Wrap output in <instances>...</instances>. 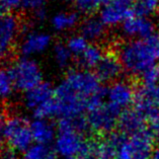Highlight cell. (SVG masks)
Segmentation results:
<instances>
[{"label":"cell","mask_w":159,"mask_h":159,"mask_svg":"<svg viewBox=\"0 0 159 159\" xmlns=\"http://www.w3.org/2000/svg\"><path fill=\"white\" fill-rule=\"evenodd\" d=\"M100 88L95 73L86 70L69 71L55 89L57 117L70 119L82 116L87 111L89 99Z\"/></svg>","instance_id":"obj_1"},{"label":"cell","mask_w":159,"mask_h":159,"mask_svg":"<svg viewBox=\"0 0 159 159\" xmlns=\"http://www.w3.org/2000/svg\"><path fill=\"white\" fill-rule=\"evenodd\" d=\"M153 34L147 39H136L125 43L119 48L118 55L123 67L132 76L143 74L154 66L155 60L159 59Z\"/></svg>","instance_id":"obj_2"},{"label":"cell","mask_w":159,"mask_h":159,"mask_svg":"<svg viewBox=\"0 0 159 159\" xmlns=\"http://www.w3.org/2000/svg\"><path fill=\"white\" fill-rule=\"evenodd\" d=\"M86 119L92 135L104 136L114 132L122 111H118L106 100L92 98L87 106Z\"/></svg>","instance_id":"obj_3"},{"label":"cell","mask_w":159,"mask_h":159,"mask_svg":"<svg viewBox=\"0 0 159 159\" xmlns=\"http://www.w3.org/2000/svg\"><path fill=\"white\" fill-rule=\"evenodd\" d=\"M24 103L36 118L49 119L57 116L55 89L48 82H43L25 92Z\"/></svg>","instance_id":"obj_4"},{"label":"cell","mask_w":159,"mask_h":159,"mask_svg":"<svg viewBox=\"0 0 159 159\" xmlns=\"http://www.w3.org/2000/svg\"><path fill=\"white\" fill-rule=\"evenodd\" d=\"M155 135L148 128L132 136H126L119 147L117 159H150Z\"/></svg>","instance_id":"obj_5"},{"label":"cell","mask_w":159,"mask_h":159,"mask_svg":"<svg viewBox=\"0 0 159 159\" xmlns=\"http://www.w3.org/2000/svg\"><path fill=\"white\" fill-rule=\"evenodd\" d=\"M15 87L21 91H29L43 83L44 74L40 64L30 57H20L10 68Z\"/></svg>","instance_id":"obj_6"},{"label":"cell","mask_w":159,"mask_h":159,"mask_svg":"<svg viewBox=\"0 0 159 159\" xmlns=\"http://www.w3.org/2000/svg\"><path fill=\"white\" fill-rule=\"evenodd\" d=\"M4 139L9 148L16 152H25L34 141L30 123L17 115L6 118L4 122Z\"/></svg>","instance_id":"obj_7"},{"label":"cell","mask_w":159,"mask_h":159,"mask_svg":"<svg viewBox=\"0 0 159 159\" xmlns=\"http://www.w3.org/2000/svg\"><path fill=\"white\" fill-rule=\"evenodd\" d=\"M21 30L20 20L15 14H3L0 17V61H4L11 56Z\"/></svg>","instance_id":"obj_8"},{"label":"cell","mask_w":159,"mask_h":159,"mask_svg":"<svg viewBox=\"0 0 159 159\" xmlns=\"http://www.w3.org/2000/svg\"><path fill=\"white\" fill-rule=\"evenodd\" d=\"M140 79L138 76H132L129 80L117 81L112 83L107 89V102L118 111H123L129 108L132 103H134L136 87Z\"/></svg>","instance_id":"obj_9"},{"label":"cell","mask_w":159,"mask_h":159,"mask_svg":"<svg viewBox=\"0 0 159 159\" xmlns=\"http://www.w3.org/2000/svg\"><path fill=\"white\" fill-rule=\"evenodd\" d=\"M52 37L48 33L34 29H28L19 42V52L24 57L33 58L45 53L51 47Z\"/></svg>","instance_id":"obj_10"},{"label":"cell","mask_w":159,"mask_h":159,"mask_svg":"<svg viewBox=\"0 0 159 159\" xmlns=\"http://www.w3.org/2000/svg\"><path fill=\"white\" fill-rule=\"evenodd\" d=\"M123 69L124 67L118 52L107 51L104 52L102 60L95 67V75L98 76L99 81L111 82L121 75Z\"/></svg>","instance_id":"obj_11"},{"label":"cell","mask_w":159,"mask_h":159,"mask_svg":"<svg viewBox=\"0 0 159 159\" xmlns=\"http://www.w3.org/2000/svg\"><path fill=\"white\" fill-rule=\"evenodd\" d=\"M134 13L132 6H128L123 3L111 0L110 3L104 5L99 10V19L106 26H116L123 25Z\"/></svg>","instance_id":"obj_12"},{"label":"cell","mask_w":159,"mask_h":159,"mask_svg":"<svg viewBox=\"0 0 159 159\" xmlns=\"http://www.w3.org/2000/svg\"><path fill=\"white\" fill-rule=\"evenodd\" d=\"M123 34L132 39H147L155 34V25L148 16L133 14L122 25Z\"/></svg>","instance_id":"obj_13"},{"label":"cell","mask_w":159,"mask_h":159,"mask_svg":"<svg viewBox=\"0 0 159 159\" xmlns=\"http://www.w3.org/2000/svg\"><path fill=\"white\" fill-rule=\"evenodd\" d=\"M147 119L137 110L129 107L123 111L118 121L119 132L125 136H132L145 129Z\"/></svg>","instance_id":"obj_14"},{"label":"cell","mask_w":159,"mask_h":159,"mask_svg":"<svg viewBox=\"0 0 159 159\" xmlns=\"http://www.w3.org/2000/svg\"><path fill=\"white\" fill-rule=\"evenodd\" d=\"M33 139L39 144L49 145L56 139V130L54 125L48 121V119L36 118L30 123Z\"/></svg>","instance_id":"obj_15"},{"label":"cell","mask_w":159,"mask_h":159,"mask_svg":"<svg viewBox=\"0 0 159 159\" xmlns=\"http://www.w3.org/2000/svg\"><path fill=\"white\" fill-rule=\"evenodd\" d=\"M80 33L87 41L95 42L103 38L106 34V25L99 17L90 16L81 24Z\"/></svg>","instance_id":"obj_16"},{"label":"cell","mask_w":159,"mask_h":159,"mask_svg":"<svg viewBox=\"0 0 159 159\" xmlns=\"http://www.w3.org/2000/svg\"><path fill=\"white\" fill-rule=\"evenodd\" d=\"M79 15L75 11H60L51 18V26L57 33H63L77 25Z\"/></svg>","instance_id":"obj_17"},{"label":"cell","mask_w":159,"mask_h":159,"mask_svg":"<svg viewBox=\"0 0 159 159\" xmlns=\"http://www.w3.org/2000/svg\"><path fill=\"white\" fill-rule=\"evenodd\" d=\"M16 89L10 69L0 66V102L9 99Z\"/></svg>","instance_id":"obj_18"},{"label":"cell","mask_w":159,"mask_h":159,"mask_svg":"<svg viewBox=\"0 0 159 159\" xmlns=\"http://www.w3.org/2000/svg\"><path fill=\"white\" fill-rule=\"evenodd\" d=\"M104 52L96 45H89L84 53L79 56V62L85 68H95L102 60Z\"/></svg>","instance_id":"obj_19"},{"label":"cell","mask_w":159,"mask_h":159,"mask_svg":"<svg viewBox=\"0 0 159 159\" xmlns=\"http://www.w3.org/2000/svg\"><path fill=\"white\" fill-rule=\"evenodd\" d=\"M53 57L56 64L60 68L64 69L67 68L68 65L70 64L72 53L68 49L66 44H64V43H57V44L54 45L53 48Z\"/></svg>","instance_id":"obj_20"},{"label":"cell","mask_w":159,"mask_h":159,"mask_svg":"<svg viewBox=\"0 0 159 159\" xmlns=\"http://www.w3.org/2000/svg\"><path fill=\"white\" fill-rule=\"evenodd\" d=\"M24 159H51V151L48 145L34 143L32 144L22 154Z\"/></svg>","instance_id":"obj_21"},{"label":"cell","mask_w":159,"mask_h":159,"mask_svg":"<svg viewBox=\"0 0 159 159\" xmlns=\"http://www.w3.org/2000/svg\"><path fill=\"white\" fill-rule=\"evenodd\" d=\"M111 0H75L76 9L81 13L91 14L96 10H100Z\"/></svg>","instance_id":"obj_22"},{"label":"cell","mask_w":159,"mask_h":159,"mask_svg":"<svg viewBox=\"0 0 159 159\" xmlns=\"http://www.w3.org/2000/svg\"><path fill=\"white\" fill-rule=\"evenodd\" d=\"M66 45H67L68 49L70 50L72 55L75 56H81L89 46L88 41L81 34L71 36L68 39Z\"/></svg>","instance_id":"obj_23"},{"label":"cell","mask_w":159,"mask_h":159,"mask_svg":"<svg viewBox=\"0 0 159 159\" xmlns=\"http://www.w3.org/2000/svg\"><path fill=\"white\" fill-rule=\"evenodd\" d=\"M159 8V0H136L133 7L134 13L148 16Z\"/></svg>","instance_id":"obj_24"},{"label":"cell","mask_w":159,"mask_h":159,"mask_svg":"<svg viewBox=\"0 0 159 159\" xmlns=\"http://www.w3.org/2000/svg\"><path fill=\"white\" fill-rule=\"evenodd\" d=\"M46 2H47V0H24L22 9L34 12L39 9L45 8Z\"/></svg>","instance_id":"obj_25"},{"label":"cell","mask_w":159,"mask_h":159,"mask_svg":"<svg viewBox=\"0 0 159 159\" xmlns=\"http://www.w3.org/2000/svg\"><path fill=\"white\" fill-rule=\"evenodd\" d=\"M24 0H0V5L3 9L7 10H18L22 9Z\"/></svg>","instance_id":"obj_26"},{"label":"cell","mask_w":159,"mask_h":159,"mask_svg":"<svg viewBox=\"0 0 159 159\" xmlns=\"http://www.w3.org/2000/svg\"><path fill=\"white\" fill-rule=\"evenodd\" d=\"M34 17L36 20L38 21H44L46 18H47V9H46V7L45 8H42V9H39L37 11H34Z\"/></svg>","instance_id":"obj_27"},{"label":"cell","mask_w":159,"mask_h":159,"mask_svg":"<svg viewBox=\"0 0 159 159\" xmlns=\"http://www.w3.org/2000/svg\"><path fill=\"white\" fill-rule=\"evenodd\" d=\"M2 159H17L16 151L11 148L4 150L2 154Z\"/></svg>","instance_id":"obj_28"},{"label":"cell","mask_w":159,"mask_h":159,"mask_svg":"<svg viewBox=\"0 0 159 159\" xmlns=\"http://www.w3.org/2000/svg\"><path fill=\"white\" fill-rule=\"evenodd\" d=\"M5 119L2 115H0V148L3 144V142L5 141L4 139V122Z\"/></svg>","instance_id":"obj_29"},{"label":"cell","mask_w":159,"mask_h":159,"mask_svg":"<svg viewBox=\"0 0 159 159\" xmlns=\"http://www.w3.org/2000/svg\"><path fill=\"white\" fill-rule=\"evenodd\" d=\"M149 89L151 90V92H152V96H153L155 106H156L157 108L159 110V85H157V86L154 88H149Z\"/></svg>","instance_id":"obj_30"},{"label":"cell","mask_w":159,"mask_h":159,"mask_svg":"<svg viewBox=\"0 0 159 159\" xmlns=\"http://www.w3.org/2000/svg\"><path fill=\"white\" fill-rule=\"evenodd\" d=\"M150 159H159V145L153 148L150 155Z\"/></svg>","instance_id":"obj_31"},{"label":"cell","mask_w":159,"mask_h":159,"mask_svg":"<svg viewBox=\"0 0 159 159\" xmlns=\"http://www.w3.org/2000/svg\"><path fill=\"white\" fill-rule=\"evenodd\" d=\"M116 1H119V2H121L123 4L128 5V6H132L133 4H135L136 0H116Z\"/></svg>","instance_id":"obj_32"},{"label":"cell","mask_w":159,"mask_h":159,"mask_svg":"<svg viewBox=\"0 0 159 159\" xmlns=\"http://www.w3.org/2000/svg\"><path fill=\"white\" fill-rule=\"evenodd\" d=\"M3 15V8H2V6L0 5V17H1Z\"/></svg>","instance_id":"obj_33"},{"label":"cell","mask_w":159,"mask_h":159,"mask_svg":"<svg viewBox=\"0 0 159 159\" xmlns=\"http://www.w3.org/2000/svg\"><path fill=\"white\" fill-rule=\"evenodd\" d=\"M156 70H157V73H158V76H159V63L157 64L156 66Z\"/></svg>","instance_id":"obj_34"},{"label":"cell","mask_w":159,"mask_h":159,"mask_svg":"<svg viewBox=\"0 0 159 159\" xmlns=\"http://www.w3.org/2000/svg\"><path fill=\"white\" fill-rule=\"evenodd\" d=\"M51 159H57V158H55V157H53V156H52V158H51Z\"/></svg>","instance_id":"obj_35"},{"label":"cell","mask_w":159,"mask_h":159,"mask_svg":"<svg viewBox=\"0 0 159 159\" xmlns=\"http://www.w3.org/2000/svg\"><path fill=\"white\" fill-rule=\"evenodd\" d=\"M158 10H159V8H158Z\"/></svg>","instance_id":"obj_36"},{"label":"cell","mask_w":159,"mask_h":159,"mask_svg":"<svg viewBox=\"0 0 159 159\" xmlns=\"http://www.w3.org/2000/svg\"><path fill=\"white\" fill-rule=\"evenodd\" d=\"M74 1H75V0H74Z\"/></svg>","instance_id":"obj_37"}]
</instances>
